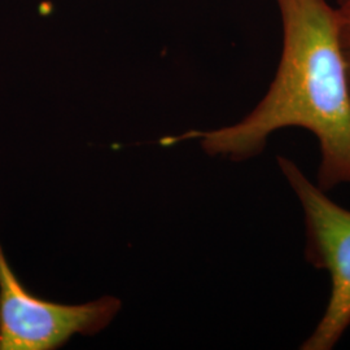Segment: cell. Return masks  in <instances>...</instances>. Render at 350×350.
<instances>
[{
    "label": "cell",
    "instance_id": "cell-4",
    "mask_svg": "<svg viewBox=\"0 0 350 350\" xmlns=\"http://www.w3.org/2000/svg\"><path fill=\"white\" fill-rule=\"evenodd\" d=\"M336 10L340 20V39L350 88V0H336Z\"/></svg>",
    "mask_w": 350,
    "mask_h": 350
},
{
    "label": "cell",
    "instance_id": "cell-2",
    "mask_svg": "<svg viewBox=\"0 0 350 350\" xmlns=\"http://www.w3.org/2000/svg\"><path fill=\"white\" fill-rule=\"evenodd\" d=\"M276 163L302 206L305 257L331 280L325 313L300 349L332 350L350 327V211L329 199L293 160L278 156Z\"/></svg>",
    "mask_w": 350,
    "mask_h": 350
},
{
    "label": "cell",
    "instance_id": "cell-1",
    "mask_svg": "<svg viewBox=\"0 0 350 350\" xmlns=\"http://www.w3.org/2000/svg\"><path fill=\"white\" fill-rule=\"evenodd\" d=\"M283 46L275 77L252 112L238 124L161 139L170 146L201 140L211 156L244 161L258 156L279 130L300 127L318 140L317 185L325 192L350 185V88L338 10L327 0H274Z\"/></svg>",
    "mask_w": 350,
    "mask_h": 350
},
{
    "label": "cell",
    "instance_id": "cell-3",
    "mask_svg": "<svg viewBox=\"0 0 350 350\" xmlns=\"http://www.w3.org/2000/svg\"><path fill=\"white\" fill-rule=\"evenodd\" d=\"M121 301L81 305L44 300L18 279L0 245V350H56L75 335L92 336L112 322Z\"/></svg>",
    "mask_w": 350,
    "mask_h": 350
}]
</instances>
